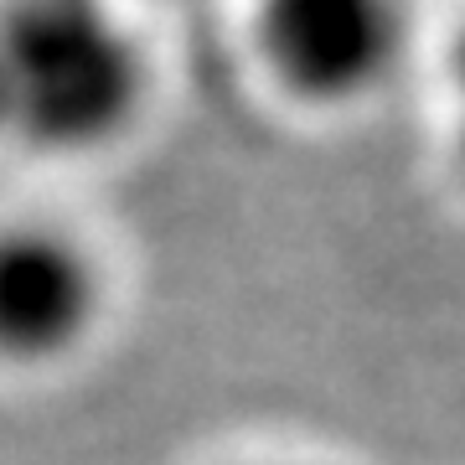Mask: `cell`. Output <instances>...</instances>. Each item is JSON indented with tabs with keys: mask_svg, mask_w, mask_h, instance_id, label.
Wrapping results in <instances>:
<instances>
[{
	"mask_svg": "<svg viewBox=\"0 0 465 465\" xmlns=\"http://www.w3.org/2000/svg\"><path fill=\"white\" fill-rule=\"evenodd\" d=\"M145 63L104 0H0V109L52 150L114 140Z\"/></svg>",
	"mask_w": 465,
	"mask_h": 465,
	"instance_id": "1",
	"label": "cell"
},
{
	"mask_svg": "<svg viewBox=\"0 0 465 465\" xmlns=\"http://www.w3.org/2000/svg\"><path fill=\"white\" fill-rule=\"evenodd\" d=\"M460 150H465V134H460Z\"/></svg>",
	"mask_w": 465,
	"mask_h": 465,
	"instance_id": "5",
	"label": "cell"
},
{
	"mask_svg": "<svg viewBox=\"0 0 465 465\" xmlns=\"http://www.w3.org/2000/svg\"><path fill=\"white\" fill-rule=\"evenodd\" d=\"M99 316V269L73 238L47 228L0 232V357L52 362Z\"/></svg>",
	"mask_w": 465,
	"mask_h": 465,
	"instance_id": "3",
	"label": "cell"
},
{
	"mask_svg": "<svg viewBox=\"0 0 465 465\" xmlns=\"http://www.w3.org/2000/svg\"><path fill=\"white\" fill-rule=\"evenodd\" d=\"M409 47L403 0H264L259 52L284 88L316 104H351L382 88Z\"/></svg>",
	"mask_w": 465,
	"mask_h": 465,
	"instance_id": "2",
	"label": "cell"
},
{
	"mask_svg": "<svg viewBox=\"0 0 465 465\" xmlns=\"http://www.w3.org/2000/svg\"><path fill=\"white\" fill-rule=\"evenodd\" d=\"M450 63H455V84H460V94H465V32H460V42H455V57H450Z\"/></svg>",
	"mask_w": 465,
	"mask_h": 465,
	"instance_id": "4",
	"label": "cell"
}]
</instances>
